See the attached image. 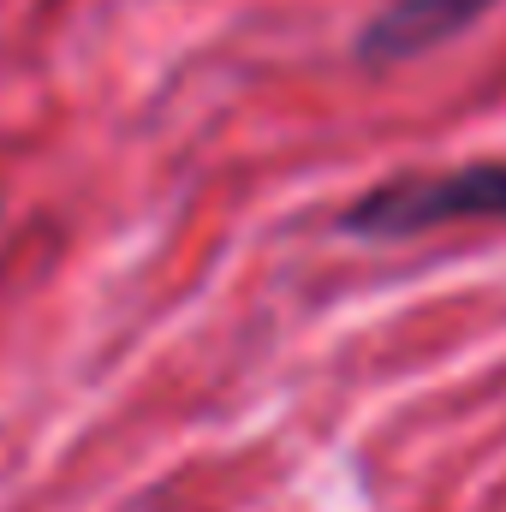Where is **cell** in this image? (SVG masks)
<instances>
[{
    "instance_id": "obj_1",
    "label": "cell",
    "mask_w": 506,
    "mask_h": 512,
    "mask_svg": "<svg viewBox=\"0 0 506 512\" xmlns=\"http://www.w3.org/2000/svg\"><path fill=\"white\" fill-rule=\"evenodd\" d=\"M447 227H506V155L453 167H399L340 203L334 233L358 245H399Z\"/></svg>"
},
{
    "instance_id": "obj_2",
    "label": "cell",
    "mask_w": 506,
    "mask_h": 512,
    "mask_svg": "<svg viewBox=\"0 0 506 512\" xmlns=\"http://www.w3.org/2000/svg\"><path fill=\"white\" fill-rule=\"evenodd\" d=\"M501 0H381L364 18V30L352 36V60L370 72L411 66L447 42H459L465 30H477Z\"/></svg>"
}]
</instances>
